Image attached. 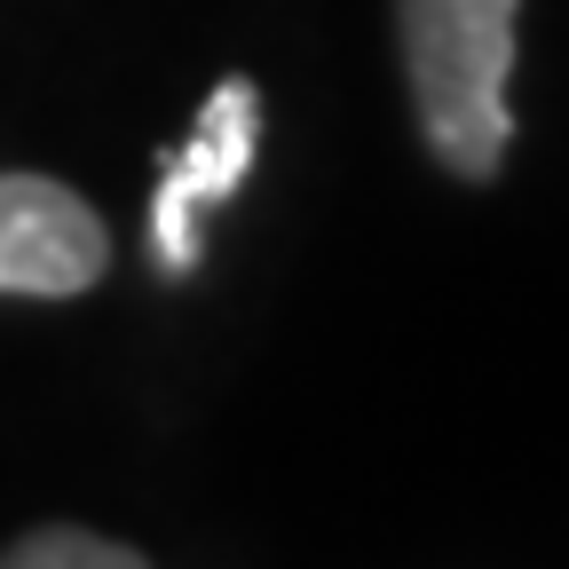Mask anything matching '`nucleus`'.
Returning <instances> with one entry per match:
<instances>
[{
	"label": "nucleus",
	"mask_w": 569,
	"mask_h": 569,
	"mask_svg": "<svg viewBox=\"0 0 569 569\" xmlns=\"http://www.w3.org/2000/svg\"><path fill=\"white\" fill-rule=\"evenodd\" d=\"M403 24V71L411 103L436 151L459 182H490L515 142V24L522 0H396Z\"/></svg>",
	"instance_id": "f257e3e1"
},
{
	"label": "nucleus",
	"mask_w": 569,
	"mask_h": 569,
	"mask_svg": "<svg viewBox=\"0 0 569 569\" xmlns=\"http://www.w3.org/2000/svg\"><path fill=\"white\" fill-rule=\"evenodd\" d=\"M253 151H261V96L253 80H222L198 111V134L182 142V159L159 174V198H151V253L167 277H190L206 238H198V213L238 198V182L253 174Z\"/></svg>",
	"instance_id": "f03ea898"
},
{
	"label": "nucleus",
	"mask_w": 569,
	"mask_h": 569,
	"mask_svg": "<svg viewBox=\"0 0 569 569\" xmlns=\"http://www.w3.org/2000/svg\"><path fill=\"white\" fill-rule=\"evenodd\" d=\"M111 261V238L80 190L48 174H0V293L71 301Z\"/></svg>",
	"instance_id": "7ed1b4c3"
},
{
	"label": "nucleus",
	"mask_w": 569,
	"mask_h": 569,
	"mask_svg": "<svg viewBox=\"0 0 569 569\" xmlns=\"http://www.w3.org/2000/svg\"><path fill=\"white\" fill-rule=\"evenodd\" d=\"M134 546H111L96 530H32L0 553V569H134Z\"/></svg>",
	"instance_id": "20e7f679"
}]
</instances>
